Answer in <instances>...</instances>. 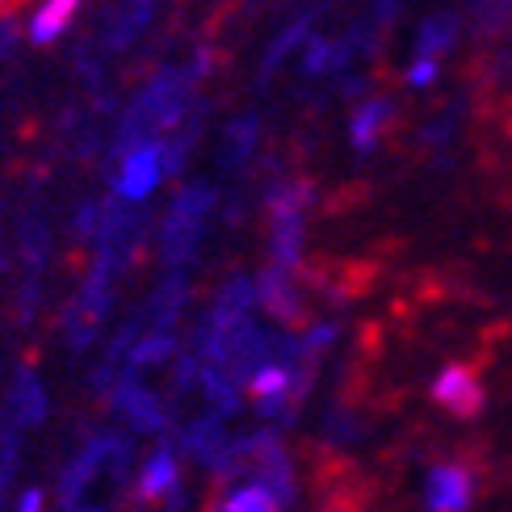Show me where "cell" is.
I'll return each mask as SVG.
<instances>
[{
	"label": "cell",
	"mask_w": 512,
	"mask_h": 512,
	"mask_svg": "<svg viewBox=\"0 0 512 512\" xmlns=\"http://www.w3.org/2000/svg\"><path fill=\"white\" fill-rule=\"evenodd\" d=\"M164 181V147L156 139H139L122 152L118 164V198L122 202H147Z\"/></svg>",
	"instance_id": "1"
},
{
	"label": "cell",
	"mask_w": 512,
	"mask_h": 512,
	"mask_svg": "<svg viewBox=\"0 0 512 512\" xmlns=\"http://www.w3.org/2000/svg\"><path fill=\"white\" fill-rule=\"evenodd\" d=\"M206 210H210V189H202V185L185 189V194L173 202V215H168V223H164V248H168L173 261L194 252Z\"/></svg>",
	"instance_id": "2"
},
{
	"label": "cell",
	"mask_w": 512,
	"mask_h": 512,
	"mask_svg": "<svg viewBox=\"0 0 512 512\" xmlns=\"http://www.w3.org/2000/svg\"><path fill=\"white\" fill-rule=\"evenodd\" d=\"M424 500H429L433 512H466L475 500V483L458 466H437L429 483H424Z\"/></svg>",
	"instance_id": "3"
},
{
	"label": "cell",
	"mask_w": 512,
	"mask_h": 512,
	"mask_svg": "<svg viewBox=\"0 0 512 512\" xmlns=\"http://www.w3.org/2000/svg\"><path fill=\"white\" fill-rule=\"evenodd\" d=\"M433 399L437 403H445L454 416H475L479 408H483V387L479 382L466 374V370H445L437 382H433Z\"/></svg>",
	"instance_id": "4"
},
{
	"label": "cell",
	"mask_w": 512,
	"mask_h": 512,
	"mask_svg": "<svg viewBox=\"0 0 512 512\" xmlns=\"http://www.w3.org/2000/svg\"><path fill=\"white\" fill-rule=\"evenodd\" d=\"M114 408L135 424V429H164V412H160V403L152 391H143L135 378H122L118 387H114Z\"/></svg>",
	"instance_id": "5"
},
{
	"label": "cell",
	"mask_w": 512,
	"mask_h": 512,
	"mask_svg": "<svg viewBox=\"0 0 512 512\" xmlns=\"http://www.w3.org/2000/svg\"><path fill=\"white\" fill-rule=\"evenodd\" d=\"M80 13V0H42L30 17V42L34 47H47L63 30L72 26V17Z\"/></svg>",
	"instance_id": "6"
},
{
	"label": "cell",
	"mask_w": 512,
	"mask_h": 512,
	"mask_svg": "<svg viewBox=\"0 0 512 512\" xmlns=\"http://www.w3.org/2000/svg\"><path fill=\"white\" fill-rule=\"evenodd\" d=\"M387 122H391V101H378V97L374 101H361L353 122H349V139H353L357 152H370Z\"/></svg>",
	"instance_id": "7"
},
{
	"label": "cell",
	"mask_w": 512,
	"mask_h": 512,
	"mask_svg": "<svg viewBox=\"0 0 512 512\" xmlns=\"http://www.w3.org/2000/svg\"><path fill=\"white\" fill-rule=\"evenodd\" d=\"M177 487V454L173 450H156L147 458L143 475H139V496L143 500H156V496H168Z\"/></svg>",
	"instance_id": "8"
},
{
	"label": "cell",
	"mask_w": 512,
	"mask_h": 512,
	"mask_svg": "<svg viewBox=\"0 0 512 512\" xmlns=\"http://www.w3.org/2000/svg\"><path fill=\"white\" fill-rule=\"evenodd\" d=\"M256 303H265L277 319H298V298L290 290V277H286L282 265H277L273 273H265V282L256 286Z\"/></svg>",
	"instance_id": "9"
},
{
	"label": "cell",
	"mask_w": 512,
	"mask_h": 512,
	"mask_svg": "<svg viewBox=\"0 0 512 512\" xmlns=\"http://www.w3.org/2000/svg\"><path fill=\"white\" fill-rule=\"evenodd\" d=\"M13 399H17V416L26 424H38L42 416H47V399H42V387H38L34 374H17Z\"/></svg>",
	"instance_id": "10"
},
{
	"label": "cell",
	"mask_w": 512,
	"mask_h": 512,
	"mask_svg": "<svg viewBox=\"0 0 512 512\" xmlns=\"http://www.w3.org/2000/svg\"><path fill=\"white\" fill-rule=\"evenodd\" d=\"M450 42H454V17H433V21H424L420 42H416V55L441 59L445 51H450Z\"/></svg>",
	"instance_id": "11"
},
{
	"label": "cell",
	"mask_w": 512,
	"mask_h": 512,
	"mask_svg": "<svg viewBox=\"0 0 512 512\" xmlns=\"http://www.w3.org/2000/svg\"><path fill=\"white\" fill-rule=\"evenodd\" d=\"M223 512H277V496L265 483H248V487H240V492L227 496Z\"/></svg>",
	"instance_id": "12"
},
{
	"label": "cell",
	"mask_w": 512,
	"mask_h": 512,
	"mask_svg": "<svg viewBox=\"0 0 512 512\" xmlns=\"http://www.w3.org/2000/svg\"><path fill=\"white\" fill-rule=\"evenodd\" d=\"M152 9H156V0H131V5L122 9V17L114 21V42L122 47V42H131L147 21H152Z\"/></svg>",
	"instance_id": "13"
},
{
	"label": "cell",
	"mask_w": 512,
	"mask_h": 512,
	"mask_svg": "<svg viewBox=\"0 0 512 512\" xmlns=\"http://www.w3.org/2000/svg\"><path fill=\"white\" fill-rule=\"evenodd\" d=\"M168 353H173V336H168V332H156V336L139 340V349L131 353V366H156V361H164Z\"/></svg>",
	"instance_id": "14"
},
{
	"label": "cell",
	"mask_w": 512,
	"mask_h": 512,
	"mask_svg": "<svg viewBox=\"0 0 512 512\" xmlns=\"http://www.w3.org/2000/svg\"><path fill=\"white\" fill-rule=\"evenodd\" d=\"M437 68H441L437 59L416 55V59H412V68H408V80L416 84V89H424V84H433V80H437Z\"/></svg>",
	"instance_id": "15"
},
{
	"label": "cell",
	"mask_w": 512,
	"mask_h": 512,
	"mask_svg": "<svg viewBox=\"0 0 512 512\" xmlns=\"http://www.w3.org/2000/svg\"><path fill=\"white\" fill-rule=\"evenodd\" d=\"M17 512H42V492H34V487H30V492H26V496H21Z\"/></svg>",
	"instance_id": "16"
},
{
	"label": "cell",
	"mask_w": 512,
	"mask_h": 512,
	"mask_svg": "<svg viewBox=\"0 0 512 512\" xmlns=\"http://www.w3.org/2000/svg\"><path fill=\"white\" fill-rule=\"evenodd\" d=\"M9 47H13V26H0V59L9 55Z\"/></svg>",
	"instance_id": "17"
},
{
	"label": "cell",
	"mask_w": 512,
	"mask_h": 512,
	"mask_svg": "<svg viewBox=\"0 0 512 512\" xmlns=\"http://www.w3.org/2000/svg\"><path fill=\"white\" fill-rule=\"evenodd\" d=\"M72 512H101V508H80V504H76V508H72Z\"/></svg>",
	"instance_id": "18"
}]
</instances>
